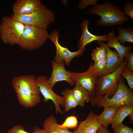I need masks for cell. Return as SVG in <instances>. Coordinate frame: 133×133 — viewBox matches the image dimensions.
Returning a JSON list of instances; mask_svg holds the SVG:
<instances>
[{"instance_id":"f546056e","label":"cell","mask_w":133,"mask_h":133,"mask_svg":"<svg viewBox=\"0 0 133 133\" xmlns=\"http://www.w3.org/2000/svg\"><path fill=\"white\" fill-rule=\"evenodd\" d=\"M97 0H82L78 3V7L81 9H84L88 5L94 6L97 3Z\"/></svg>"},{"instance_id":"277c9868","label":"cell","mask_w":133,"mask_h":133,"mask_svg":"<svg viewBox=\"0 0 133 133\" xmlns=\"http://www.w3.org/2000/svg\"><path fill=\"white\" fill-rule=\"evenodd\" d=\"M15 20L25 25L35 26L46 29L48 26L55 20L54 13L41 3L39 8L33 13L27 15H15L12 17Z\"/></svg>"},{"instance_id":"30bf717a","label":"cell","mask_w":133,"mask_h":133,"mask_svg":"<svg viewBox=\"0 0 133 133\" xmlns=\"http://www.w3.org/2000/svg\"><path fill=\"white\" fill-rule=\"evenodd\" d=\"M51 63L52 71L50 77L48 80V82L52 88L56 83L59 81H65L71 86L75 84L71 76L70 71L66 69L64 61L54 60L52 61Z\"/></svg>"},{"instance_id":"4dcf8cb0","label":"cell","mask_w":133,"mask_h":133,"mask_svg":"<svg viewBox=\"0 0 133 133\" xmlns=\"http://www.w3.org/2000/svg\"><path fill=\"white\" fill-rule=\"evenodd\" d=\"M7 133H29L25 130L21 125H18L14 126L8 130Z\"/></svg>"},{"instance_id":"7c38bea8","label":"cell","mask_w":133,"mask_h":133,"mask_svg":"<svg viewBox=\"0 0 133 133\" xmlns=\"http://www.w3.org/2000/svg\"><path fill=\"white\" fill-rule=\"evenodd\" d=\"M97 44L100 46H104L106 49L107 55L105 66L102 76L111 73L115 70L121 65L124 60L121 59L116 50H111L107 44L102 41H97Z\"/></svg>"},{"instance_id":"44dd1931","label":"cell","mask_w":133,"mask_h":133,"mask_svg":"<svg viewBox=\"0 0 133 133\" xmlns=\"http://www.w3.org/2000/svg\"><path fill=\"white\" fill-rule=\"evenodd\" d=\"M56 118L51 115L45 120L43 129L48 133H73L68 129L59 127Z\"/></svg>"},{"instance_id":"ba28073f","label":"cell","mask_w":133,"mask_h":133,"mask_svg":"<svg viewBox=\"0 0 133 133\" xmlns=\"http://www.w3.org/2000/svg\"><path fill=\"white\" fill-rule=\"evenodd\" d=\"M59 33L55 29L49 34V38L54 44L56 48V55L54 60H63L65 64L69 66L71 60L74 57L81 56L85 51V49H79L77 51L71 52L67 48L62 46L59 44L58 38Z\"/></svg>"},{"instance_id":"9c48e42d","label":"cell","mask_w":133,"mask_h":133,"mask_svg":"<svg viewBox=\"0 0 133 133\" xmlns=\"http://www.w3.org/2000/svg\"><path fill=\"white\" fill-rule=\"evenodd\" d=\"M70 74L73 81L79 83L87 90L90 99L95 95L96 86L98 77L94 74L89 67L85 72L77 73L70 71Z\"/></svg>"},{"instance_id":"4fadbf2b","label":"cell","mask_w":133,"mask_h":133,"mask_svg":"<svg viewBox=\"0 0 133 133\" xmlns=\"http://www.w3.org/2000/svg\"><path fill=\"white\" fill-rule=\"evenodd\" d=\"M41 3L39 0H17L13 6V15H20L31 14L39 8Z\"/></svg>"},{"instance_id":"e0dca14e","label":"cell","mask_w":133,"mask_h":133,"mask_svg":"<svg viewBox=\"0 0 133 133\" xmlns=\"http://www.w3.org/2000/svg\"><path fill=\"white\" fill-rule=\"evenodd\" d=\"M106 41L108 42L107 46L109 48L115 49L122 59H124L127 57L132 48L131 46H125L121 44L115 36L113 30L107 34Z\"/></svg>"},{"instance_id":"d590c367","label":"cell","mask_w":133,"mask_h":133,"mask_svg":"<svg viewBox=\"0 0 133 133\" xmlns=\"http://www.w3.org/2000/svg\"></svg>"},{"instance_id":"83f0119b","label":"cell","mask_w":133,"mask_h":133,"mask_svg":"<svg viewBox=\"0 0 133 133\" xmlns=\"http://www.w3.org/2000/svg\"><path fill=\"white\" fill-rule=\"evenodd\" d=\"M114 133H133V129L122 124L113 128Z\"/></svg>"},{"instance_id":"e575fe53","label":"cell","mask_w":133,"mask_h":133,"mask_svg":"<svg viewBox=\"0 0 133 133\" xmlns=\"http://www.w3.org/2000/svg\"><path fill=\"white\" fill-rule=\"evenodd\" d=\"M129 118L132 123H133V112L129 115Z\"/></svg>"},{"instance_id":"8fae6325","label":"cell","mask_w":133,"mask_h":133,"mask_svg":"<svg viewBox=\"0 0 133 133\" xmlns=\"http://www.w3.org/2000/svg\"><path fill=\"white\" fill-rule=\"evenodd\" d=\"M14 89H19L29 93L40 95V92L38 85L37 78L34 75H21L14 77L12 80Z\"/></svg>"},{"instance_id":"1f68e13d","label":"cell","mask_w":133,"mask_h":133,"mask_svg":"<svg viewBox=\"0 0 133 133\" xmlns=\"http://www.w3.org/2000/svg\"><path fill=\"white\" fill-rule=\"evenodd\" d=\"M126 66L130 71L133 72V52H130L127 56Z\"/></svg>"},{"instance_id":"52a82bcc","label":"cell","mask_w":133,"mask_h":133,"mask_svg":"<svg viewBox=\"0 0 133 133\" xmlns=\"http://www.w3.org/2000/svg\"><path fill=\"white\" fill-rule=\"evenodd\" d=\"M47 77L44 75H41L37 78L38 85L40 93L44 97L43 100L47 102L49 100H52L55 105V113H58L62 114L64 112L61 109L60 105L64 107V99L63 97H61L56 94L48 82Z\"/></svg>"},{"instance_id":"5b68a950","label":"cell","mask_w":133,"mask_h":133,"mask_svg":"<svg viewBox=\"0 0 133 133\" xmlns=\"http://www.w3.org/2000/svg\"><path fill=\"white\" fill-rule=\"evenodd\" d=\"M125 58L123 62L115 71L98 77L96 86V96H103L107 94L110 98L115 93L121 76V72L126 65L127 57Z\"/></svg>"},{"instance_id":"ac0fdd59","label":"cell","mask_w":133,"mask_h":133,"mask_svg":"<svg viewBox=\"0 0 133 133\" xmlns=\"http://www.w3.org/2000/svg\"><path fill=\"white\" fill-rule=\"evenodd\" d=\"M118 107H104L103 112L100 115L97 116V120L103 127L107 128L108 125L111 123Z\"/></svg>"},{"instance_id":"2e32d148","label":"cell","mask_w":133,"mask_h":133,"mask_svg":"<svg viewBox=\"0 0 133 133\" xmlns=\"http://www.w3.org/2000/svg\"><path fill=\"white\" fill-rule=\"evenodd\" d=\"M14 90L19 103L24 107H33L40 102V95L33 94L19 89H16Z\"/></svg>"},{"instance_id":"6da1fadb","label":"cell","mask_w":133,"mask_h":133,"mask_svg":"<svg viewBox=\"0 0 133 133\" xmlns=\"http://www.w3.org/2000/svg\"><path fill=\"white\" fill-rule=\"evenodd\" d=\"M87 13L96 14L100 17L97 22L98 26H120L129 20V17L119 7L107 0L102 4L97 3L89 9Z\"/></svg>"},{"instance_id":"d4e9b609","label":"cell","mask_w":133,"mask_h":133,"mask_svg":"<svg viewBox=\"0 0 133 133\" xmlns=\"http://www.w3.org/2000/svg\"><path fill=\"white\" fill-rule=\"evenodd\" d=\"M106 48L104 46H100L93 50L91 53V58L95 63L106 57Z\"/></svg>"},{"instance_id":"5bb4252c","label":"cell","mask_w":133,"mask_h":133,"mask_svg":"<svg viewBox=\"0 0 133 133\" xmlns=\"http://www.w3.org/2000/svg\"><path fill=\"white\" fill-rule=\"evenodd\" d=\"M89 24V21L87 19L83 20L81 24V27L82 29V33L77 43V47L79 49H84L87 45L94 41H106L107 34L97 36L90 32L88 29Z\"/></svg>"},{"instance_id":"7402d4cb","label":"cell","mask_w":133,"mask_h":133,"mask_svg":"<svg viewBox=\"0 0 133 133\" xmlns=\"http://www.w3.org/2000/svg\"><path fill=\"white\" fill-rule=\"evenodd\" d=\"M118 35L117 37L119 42L122 45L126 42L133 43V29L130 26L127 28L118 27Z\"/></svg>"},{"instance_id":"3957f363","label":"cell","mask_w":133,"mask_h":133,"mask_svg":"<svg viewBox=\"0 0 133 133\" xmlns=\"http://www.w3.org/2000/svg\"><path fill=\"white\" fill-rule=\"evenodd\" d=\"M49 35L46 29L25 24L18 45L23 49L35 50L44 44Z\"/></svg>"},{"instance_id":"f1b7e54d","label":"cell","mask_w":133,"mask_h":133,"mask_svg":"<svg viewBox=\"0 0 133 133\" xmlns=\"http://www.w3.org/2000/svg\"><path fill=\"white\" fill-rule=\"evenodd\" d=\"M123 11L126 16L133 19V4L129 1H126L123 5Z\"/></svg>"},{"instance_id":"484cf974","label":"cell","mask_w":133,"mask_h":133,"mask_svg":"<svg viewBox=\"0 0 133 133\" xmlns=\"http://www.w3.org/2000/svg\"><path fill=\"white\" fill-rule=\"evenodd\" d=\"M78 123L76 117L70 116L67 117L62 124H58V126L61 128L68 129H75L78 126Z\"/></svg>"},{"instance_id":"4316f807","label":"cell","mask_w":133,"mask_h":133,"mask_svg":"<svg viewBox=\"0 0 133 133\" xmlns=\"http://www.w3.org/2000/svg\"><path fill=\"white\" fill-rule=\"evenodd\" d=\"M120 75L126 80L129 89L132 91L133 90V72L129 70L126 66L122 70Z\"/></svg>"},{"instance_id":"d6a6232c","label":"cell","mask_w":133,"mask_h":133,"mask_svg":"<svg viewBox=\"0 0 133 133\" xmlns=\"http://www.w3.org/2000/svg\"><path fill=\"white\" fill-rule=\"evenodd\" d=\"M32 133H48L44 129H41L39 127H36L33 129Z\"/></svg>"},{"instance_id":"7a4b0ae2","label":"cell","mask_w":133,"mask_h":133,"mask_svg":"<svg viewBox=\"0 0 133 133\" xmlns=\"http://www.w3.org/2000/svg\"><path fill=\"white\" fill-rule=\"evenodd\" d=\"M90 101L93 106L100 107L133 105V93L126 86L123 78L121 77L116 91L111 98H108L107 94L96 96L91 98Z\"/></svg>"},{"instance_id":"603a6c76","label":"cell","mask_w":133,"mask_h":133,"mask_svg":"<svg viewBox=\"0 0 133 133\" xmlns=\"http://www.w3.org/2000/svg\"><path fill=\"white\" fill-rule=\"evenodd\" d=\"M64 99V110L66 112L70 109L75 108L78 104L74 97L72 90L67 88L62 93Z\"/></svg>"},{"instance_id":"8992f818","label":"cell","mask_w":133,"mask_h":133,"mask_svg":"<svg viewBox=\"0 0 133 133\" xmlns=\"http://www.w3.org/2000/svg\"><path fill=\"white\" fill-rule=\"evenodd\" d=\"M25 28V25L13 20L12 17H3L0 24V36L5 44H18Z\"/></svg>"},{"instance_id":"cb8c5ba5","label":"cell","mask_w":133,"mask_h":133,"mask_svg":"<svg viewBox=\"0 0 133 133\" xmlns=\"http://www.w3.org/2000/svg\"><path fill=\"white\" fill-rule=\"evenodd\" d=\"M106 57L96 63L93 65L90 63L89 67L92 72L98 77L101 76L105 68Z\"/></svg>"},{"instance_id":"836d02e7","label":"cell","mask_w":133,"mask_h":133,"mask_svg":"<svg viewBox=\"0 0 133 133\" xmlns=\"http://www.w3.org/2000/svg\"><path fill=\"white\" fill-rule=\"evenodd\" d=\"M97 133H110L107 129L103 127L102 126L100 127L97 132Z\"/></svg>"},{"instance_id":"d6986e66","label":"cell","mask_w":133,"mask_h":133,"mask_svg":"<svg viewBox=\"0 0 133 133\" xmlns=\"http://www.w3.org/2000/svg\"><path fill=\"white\" fill-rule=\"evenodd\" d=\"M133 112V105H126L118 106L111 124L113 128L122 124L124 119Z\"/></svg>"},{"instance_id":"ffe728a7","label":"cell","mask_w":133,"mask_h":133,"mask_svg":"<svg viewBox=\"0 0 133 133\" xmlns=\"http://www.w3.org/2000/svg\"><path fill=\"white\" fill-rule=\"evenodd\" d=\"M74 88L72 90L73 95L78 105L84 107L85 102L90 101L89 92L79 83L76 82Z\"/></svg>"},{"instance_id":"9a60e30c","label":"cell","mask_w":133,"mask_h":133,"mask_svg":"<svg viewBox=\"0 0 133 133\" xmlns=\"http://www.w3.org/2000/svg\"><path fill=\"white\" fill-rule=\"evenodd\" d=\"M98 115L90 112L86 119L81 122L73 133H97L101 126L98 121Z\"/></svg>"}]
</instances>
